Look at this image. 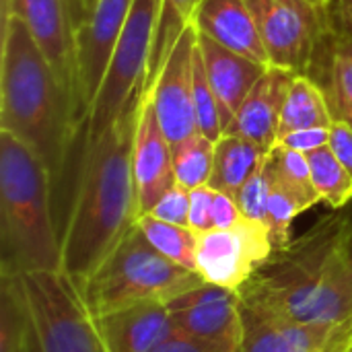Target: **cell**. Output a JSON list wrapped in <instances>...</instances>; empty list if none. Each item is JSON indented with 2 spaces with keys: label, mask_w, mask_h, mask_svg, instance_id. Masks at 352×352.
<instances>
[{
  "label": "cell",
  "mask_w": 352,
  "mask_h": 352,
  "mask_svg": "<svg viewBox=\"0 0 352 352\" xmlns=\"http://www.w3.org/2000/svg\"><path fill=\"white\" fill-rule=\"evenodd\" d=\"M241 307L280 322H352V221L322 219L270 256L237 291Z\"/></svg>",
  "instance_id": "cell-1"
},
{
  "label": "cell",
  "mask_w": 352,
  "mask_h": 352,
  "mask_svg": "<svg viewBox=\"0 0 352 352\" xmlns=\"http://www.w3.org/2000/svg\"><path fill=\"white\" fill-rule=\"evenodd\" d=\"M138 111L140 105L82 142L60 229V270L78 289L140 219L132 171Z\"/></svg>",
  "instance_id": "cell-2"
},
{
  "label": "cell",
  "mask_w": 352,
  "mask_h": 352,
  "mask_svg": "<svg viewBox=\"0 0 352 352\" xmlns=\"http://www.w3.org/2000/svg\"><path fill=\"white\" fill-rule=\"evenodd\" d=\"M2 16L0 132L12 134L41 159L54 194L64 177L72 144L80 138L76 101L27 25L16 14Z\"/></svg>",
  "instance_id": "cell-3"
},
{
  "label": "cell",
  "mask_w": 352,
  "mask_h": 352,
  "mask_svg": "<svg viewBox=\"0 0 352 352\" xmlns=\"http://www.w3.org/2000/svg\"><path fill=\"white\" fill-rule=\"evenodd\" d=\"M60 266L50 173L27 144L0 132V274L54 272Z\"/></svg>",
  "instance_id": "cell-4"
},
{
  "label": "cell",
  "mask_w": 352,
  "mask_h": 352,
  "mask_svg": "<svg viewBox=\"0 0 352 352\" xmlns=\"http://www.w3.org/2000/svg\"><path fill=\"white\" fill-rule=\"evenodd\" d=\"M202 283L198 272L159 254L134 225L78 291L89 314L99 318L136 303H169Z\"/></svg>",
  "instance_id": "cell-5"
},
{
  "label": "cell",
  "mask_w": 352,
  "mask_h": 352,
  "mask_svg": "<svg viewBox=\"0 0 352 352\" xmlns=\"http://www.w3.org/2000/svg\"><path fill=\"white\" fill-rule=\"evenodd\" d=\"M35 352H109L78 287L62 272L14 276Z\"/></svg>",
  "instance_id": "cell-6"
},
{
  "label": "cell",
  "mask_w": 352,
  "mask_h": 352,
  "mask_svg": "<svg viewBox=\"0 0 352 352\" xmlns=\"http://www.w3.org/2000/svg\"><path fill=\"white\" fill-rule=\"evenodd\" d=\"M161 0H134L116 43L99 95L82 126L80 140L91 142L144 99L148 56Z\"/></svg>",
  "instance_id": "cell-7"
},
{
  "label": "cell",
  "mask_w": 352,
  "mask_h": 352,
  "mask_svg": "<svg viewBox=\"0 0 352 352\" xmlns=\"http://www.w3.org/2000/svg\"><path fill=\"white\" fill-rule=\"evenodd\" d=\"M270 66L314 76L326 43L334 37L332 0H248Z\"/></svg>",
  "instance_id": "cell-8"
},
{
  "label": "cell",
  "mask_w": 352,
  "mask_h": 352,
  "mask_svg": "<svg viewBox=\"0 0 352 352\" xmlns=\"http://www.w3.org/2000/svg\"><path fill=\"white\" fill-rule=\"evenodd\" d=\"M134 0H93L82 4V19L74 29V66L80 132L99 95L116 43L126 27Z\"/></svg>",
  "instance_id": "cell-9"
},
{
  "label": "cell",
  "mask_w": 352,
  "mask_h": 352,
  "mask_svg": "<svg viewBox=\"0 0 352 352\" xmlns=\"http://www.w3.org/2000/svg\"><path fill=\"white\" fill-rule=\"evenodd\" d=\"M272 250L268 227L243 219L233 229L198 233L196 272L204 283L239 291Z\"/></svg>",
  "instance_id": "cell-10"
},
{
  "label": "cell",
  "mask_w": 352,
  "mask_h": 352,
  "mask_svg": "<svg viewBox=\"0 0 352 352\" xmlns=\"http://www.w3.org/2000/svg\"><path fill=\"white\" fill-rule=\"evenodd\" d=\"M198 47V29L192 23L177 39L161 74L148 89L155 116L173 144L198 134L194 113V56Z\"/></svg>",
  "instance_id": "cell-11"
},
{
  "label": "cell",
  "mask_w": 352,
  "mask_h": 352,
  "mask_svg": "<svg viewBox=\"0 0 352 352\" xmlns=\"http://www.w3.org/2000/svg\"><path fill=\"white\" fill-rule=\"evenodd\" d=\"M167 307L177 332L241 351L243 307L237 291L202 283L200 287L171 299Z\"/></svg>",
  "instance_id": "cell-12"
},
{
  "label": "cell",
  "mask_w": 352,
  "mask_h": 352,
  "mask_svg": "<svg viewBox=\"0 0 352 352\" xmlns=\"http://www.w3.org/2000/svg\"><path fill=\"white\" fill-rule=\"evenodd\" d=\"M2 14H16L76 101L74 29L68 0H2ZM80 122V118H78Z\"/></svg>",
  "instance_id": "cell-13"
},
{
  "label": "cell",
  "mask_w": 352,
  "mask_h": 352,
  "mask_svg": "<svg viewBox=\"0 0 352 352\" xmlns=\"http://www.w3.org/2000/svg\"><path fill=\"white\" fill-rule=\"evenodd\" d=\"M352 322L295 324L256 316L243 309L239 352H349Z\"/></svg>",
  "instance_id": "cell-14"
},
{
  "label": "cell",
  "mask_w": 352,
  "mask_h": 352,
  "mask_svg": "<svg viewBox=\"0 0 352 352\" xmlns=\"http://www.w3.org/2000/svg\"><path fill=\"white\" fill-rule=\"evenodd\" d=\"M132 171L140 217L148 214L155 208V204L171 188L177 186L173 169V146L167 140L148 97L142 99L138 111V126L132 151Z\"/></svg>",
  "instance_id": "cell-15"
},
{
  "label": "cell",
  "mask_w": 352,
  "mask_h": 352,
  "mask_svg": "<svg viewBox=\"0 0 352 352\" xmlns=\"http://www.w3.org/2000/svg\"><path fill=\"white\" fill-rule=\"evenodd\" d=\"M295 76L297 74L289 70L268 66V70L237 109L225 134L241 136L264 151H272L278 144L280 113Z\"/></svg>",
  "instance_id": "cell-16"
},
{
  "label": "cell",
  "mask_w": 352,
  "mask_h": 352,
  "mask_svg": "<svg viewBox=\"0 0 352 352\" xmlns=\"http://www.w3.org/2000/svg\"><path fill=\"white\" fill-rule=\"evenodd\" d=\"M198 45L208 82L214 91L221 109L223 130H227L237 109L241 107L250 91L256 87V82L262 78V74L268 70V66L250 60L241 54H235L202 33H198Z\"/></svg>",
  "instance_id": "cell-17"
},
{
  "label": "cell",
  "mask_w": 352,
  "mask_h": 352,
  "mask_svg": "<svg viewBox=\"0 0 352 352\" xmlns=\"http://www.w3.org/2000/svg\"><path fill=\"white\" fill-rule=\"evenodd\" d=\"M109 352H153L175 328L167 303L146 301L95 318Z\"/></svg>",
  "instance_id": "cell-18"
},
{
  "label": "cell",
  "mask_w": 352,
  "mask_h": 352,
  "mask_svg": "<svg viewBox=\"0 0 352 352\" xmlns=\"http://www.w3.org/2000/svg\"><path fill=\"white\" fill-rule=\"evenodd\" d=\"M198 33L250 60L270 66L256 16L248 0H200L194 14Z\"/></svg>",
  "instance_id": "cell-19"
},
{
  "label": "cell",
  "mask_w": 352,
  "mask_h": 352,
  "mask_svg": "<svg viewBox=\"0 0 352 352\" xmlns=\"http://www.w3.org/2000/svg\"><path fill=\"white\" fill-rule=\"evenodd\" d=\"M268 153L270 151H264L241 136L223 134L214 142V165L208 186L235 198L245 182L260 169Z\"/></svg>",
  "instance_id": "cell-20"
},
{
  "label": "cell",
  "mask_w": 352,
  "mask_h": 352,
  "mask_svg": "<svg viewBox=\"0 0 352 352\" xmlns=\"http://www.w3.org/2000/svg\"><path fill=\"white\" fill-rule=\"evenodd\" d=\"M334 122L336 118L332 113L324 87L307 74H297L289 87V93L283 105L278 140L297 130L332 128Z\"/></svg>",
  "instance_id": "cell-21"
},
{
  "label": "cell",
  "mask_w": 352,
  "mask_h": 352,
  "mask_svg": "<svg viewBox=\"0 0 352 352\" xmlns=\"http://www.w3.org/2000/svg\"><path fill=\"white\" fill-rule=\"evenodd\" d=\"M198 4H200V0H161L155 35H153V45H151V56H148L144 97H146L148 89L155 85L157 76L161 74L177 39L194 23Z\"/></svg>",
  "instance_id": "cell-22"
},
{
  "label": "cell",
  "mask_w": 352,
  "mask_h": 352,
  "mask_svg": "<svg viewBox=\"0 0 352 352\" xmlns=\"http://www.w3.org/2000/svg\"><path fill=\"white\" fill-rule=\"evenodd\" d=\"M336 120L352 124V33L334 29L328 54V87H324Z\"/></svg>",
  "instance_id": "cell-23"
},
{
  "label": "cell",
  "mask_w": 352,
  "mask_h": 352,
  "mask_svg": "<svg viewBox=\"0 0 352 352\" xmlns=\"http://www.w3.org/2000/svg\"><path fill=\"white\" fill-rule=\"evenodd\" d=\"M136 225L159 254L196 272V245H198L196 231L184 225L165 223L161 219H155L153 214H142Z\"/></svg>",
  "instance_id": "cell-24"
},
{
  "label": "cell",
  "mask_w": 352,
  "mask_h": 352,
  "mask_svg": "<svg viewBox=\"0 0 352 352\" xmlns=\"http://www.w3.org/2000/svg\"><path fill=\"white\" fill-rule=\"evenodd\" d=\"M311 182L330 208L340 210L352 200V175L332 153L330 144L307 153Z\"/></svg>",
  "instance_id": "cell-25"
},
{
  "label": "cell",
  "mask_w": 352,
  "mask_h": 352,
  "mask_svg": "<svg viewBox=\"0 0 352 352\" xmlns=\"http://www.w3.org/2000/svg\"><path fill=\"white\" fill-rule=\"evenodd\" d=\"M214 165V140L204 134H194L173 144V169L177 186L196 190L208 186Z\"/></svg>",
  "instance_id": "cell-26"
},
{
  "label": "cell",
  "mask_w": 352,
  "mask_h": 352,
  "mask_svg": "<svg viewBox=\"0 0 352 352\" xmlns=\"http://www.w3.org/2000/svg\"><path fill=\"white\" fill-rule=\"evenodd\" d=\"M268 163L274 171V175L291 190L295 192L303 204L307 206V210L316 204L322 202L314 182H311V171H309V161L305 153L293 151V148H285L280 144H276L270 153H268Z\"/></svg>",
  "instance_id": "cell-27"
},
{
  "label": "cell",
  "mask_w": 352,
  "mask_h": 352,
  "mask_svg": "<svg viewBox=\"0 0 352 352\" xmlns=\"http://www.w3.org/2000/svg\"><path fill=\"white\" fill-rule=\"evenodd\" d=\"M194 113H196L198 132L217 142L225 130H223L221 109H219L214 91L210 87L206 70H204L200 45L196 47V56H194Z\"/></svg>",
  "instance_id": "cell-28"
},
{
  "label": "cell",
  "mask_w": 352,
  "mask_h": 352,
  "mask_svg": "<svg viewBox=\"0 0 352 352\" xmlns=\"http://www.w3.org/2000/svg\"><path fill=\"white\" fill-rule=\"evenodd\" d=\"M241 214L250 221L266 225L268 219V200H270V173L266 167V159L260 169L245 182V186L235 196Z\"/></svg>",
  "instance_id": "cell-29"
},
{
  "label": "cell",
  "mask_w": 352,
  "mask_h": 352,
  "mask_svg": "<svg viewBox=\"0 0 352 352\" xmlns=\"http://www.w3.org/2000/svg\"><path fill=\"white\" fill-rule=\"evenodd\" d=\"M155 219H161L165 223L173 225H184L190 227V190L175 186L171 188L148 212Z\"/></svg>",
  "instance_id": "cell-30"
},
{
  "label": "cell",
  "mask_w": 352,
  "mask_h": 352,
  "mask_svg": "<svg viewBox=\"0 0 352 352\" xmlns=\"http://www.w3.org/2000/svg\"><path fill=\"white\" fill-rule=\"evenodd\" d=\"M212 206H214V190L210 186L190 190V229L192 231L206 233L214 229Z\"/></svg>",
  "instance_id": "cell-31"
},
{
  "label": "cell",
  "mask_w": 352,
  "mask_h": 352,
  "mask_svg": "<svg viewBox=\"0 0 352 352\" xmlns=\"http://www.w3.org/2000/svg\"><path fill=\"white\" fill-rule=\"evenodd\" d=\"M153 352H239L221 342H212L206 338H198L184 332H173L169 338H165Z\"/></svg>",
  "instance_id": "cell-32"
},
{
  "label": "cell",
  "mask_w": 352,
  "mask_h": 352,
  "mask_svg": "<svg viewBox=\"0 0 352 352\" xmlns=\"http://www.w3.org/2000/svg\"><path fill=\"white\" fill-rule=\"evenodd\" d=\"M280 146L293 148L299 153H311L316 148H322L330 144V128H309V130H297L278 140Z\"/></svg>",
  "instance_id": "cell-33"
},
{
  "label": "cell",
  "mask_w": 352,
  "mask_h": 352,
  "mask_svg": "<svg viewBox=\"0 0 352 352\" xmlns=\"http://www.w3.org/2000/svg\"><path fill=\"white\" fill-rule=\"evenodd\" d=\"M245 217L241 214V208L237 200L229 194L214 190V206H212V221L214 229H233L237 227Z\"/></svg>",
  "instance_id": "cell-34"
},
{
  "label": "cell",
  "mask_w": 352,
  "mask_h": 352,
  "mask_svg": "<svg viewBox=\"0 0 352 352\" xmlns=\"http://www.w3.org/2000/svg\"><path fill=\"white\" fill-rule=\"evenodd\" d=\"M330 148L352 175V124L336 120L330 128Z\"/></svg>",
  "instance_id": "cell-35"
},
{
  "label": "cell",
  "mask_w": 352,
  "mask_h": 352,
  "mask_svg": "<svg viewBox=\"0 0 352 352\" xmlns=\"http://www.w3.org/2000/svg\"><path fill=\"white\" fill-rule=\"evenodd\" d=\"M334 29L352 33V0H332Z\"/></svg>",
  "instance_id": "cell-36"
},
{
  "label": "cell",
  "mask_w": 352,
  "mask_h": 352,
  "mask_svg": "<svg viewBox=\"0 0 352 352\" xmlns=\"http://www.w3.org/2000/svg\"><path fill=\"white\" fill-rule=\"evenodd\" d=\"M78 2H80V4H91L93 0H78Z\"/></svg>",
  "instance_id": "cell-37"
},
{
  "label": "cell",
  "mask_w": 352,
  "mask_h": 352,
  "mask_svg": "<svg viewBox=\"0 0 352 352\" xmlns=\"http://www.w3.org/2000/svg\"><path fill=\"white\" fill-rule=\"evenodd\" d=\"M349 352H352V328H351V351Z\"/></svg>",
  "instance_id": "cell-38"
}]
</instances>
